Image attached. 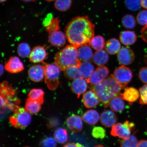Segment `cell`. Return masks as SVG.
<instances>
[{"label":"cell","mask_w":147,"mask_h":147,"mask_svg":"<svg viewBox=\"0 0 147 147\" xmlns=\"http://www.w3.org/2000/svg\"><path fill=\"white\" fill-rule=\"evenodd\" d=\"M95 25L88 16L73 18L65 28V36L69 42L78 48L80 46L89 45L94 36Z\"/></svg>","instance_id":"1"},{"label":"cell","mask_w":147,"mask_h":147,"mask_svg":"<svg viewBox=\"0 0 147 147\" xmlns=\"http://www.w3.org/2000/svg\"><path fill=\"white\" fill-rule=\"evenodd\" d=\"M89 87L96 93L105 108L109 106L110 101L113 97L120 96L121 91L125 88L115 80L113 74L100 83L96 85L90 84Z\"/></svg>","instance_id":"2"},{"label":"cell","mask_w":147,"mask_h":147,"mask_svg":"<svg viewBox=\"0 0 147 147\" xmlns=\"http://www.w3.org/2000/svg\"><path fill=\"white\" fill-rule=\"evenodd\" d=\"M81 63L78 58V48L72 45H67L59 51L55 57V64L62 71L73 66L79 67Z\"/></svg>","instance_id":"3"},{"label":"cell","mask_w":147,"mask_h":147,"mask_svg":"<svg viewBox=\"0 0 147 147\" xmlns=\"http://www.w3.org/2000/svg\"><path fill=\"white\" fill-rule=\"evenodd\" d=\"M31 120L32 117L28 111L21 107L14 112L13 115L9 118L11 125L18 128L26 127L30 124Z\"/></svg>","instance_id":"4"},{"label":"cell","mask_w":147,"mask_h":147,"mask_svg":"<svg viewBox=\"0 0 147 147\" xmlns=\"http://www.w3.org/2000/svg\"><path fill=\"white\" fill-rule=\"evenodd\" d=\"M45 67V82L49 89L54 90L58 87L60 69L56 64L44 63Z\"/></svg>","instance_id":"5"},{"label":"cell","mask_w":147,"mask_h":147,"mask_svg":"<svg viewBox=\"0 0 147 147\" xmlns=\"http://www.w3.org/2000/svg\"><path fill=\"white\" fill-rule=\"evenodd\" d=\"M135 129V124L134 123L126 121L123 123H119L114 125L110 134L114 137L124 139L129 136L131 131Z\"/></svg>","instance_id":"6"},{"label":"cell","mask_w":147,"mask_h":147,"mask_svg":"<svg viewBox=\"0 0 147 147\" xmlns=\"http://www.w3.org/2000/svg\"><path fill=\"white\" fill-rule=\"evenodd\" d=\"M113 75L117 82L125 88L131 80L133 73L129 68L123 65L115 70Z\"/></svg>","instance_id":"7"},{"label":"cell","mask_w":147,"mask_h":147,"mask_svg":"<svg viewBox=\"0 0 147 147\" xmlns=\"http://www.w3.org/2000/svg\"><path fill=\"white\" fill-rule=\"evenodd\" d=\"M109 74V70L107 67L104 66H99L86 81L91 84L96 85L105 80Z\"/></svg>","instance_id":"8"},{"label":"cell","mask_w":147,"mask_h":147,"mask_svg":"<svg viewBox=\"0 0 147 147\" xmlns=\"http://www.w3.org/2000/svg\"><path fill=\"white\" fill-rule=\"evenodd\" d=\"M117 59L119 64L122 65H128L131 64L135 59L134 51L128 48L121 49L117 53Z\"/></svg>","instance_id":"9"},{"label":"cell","mask_w":147,"mask_h":147,"mask_svg":"<svg viewBox=\"0 0 147 147\" xmlns=\"http://www.w3.org/2000/svg\"><path fill=\"white\" fill-rule=\"evenodd\" d=\"M29 78L32 81L39 82L45 78V65H36L31 67L28 71Z\"/></svg>","instance_id":"10"},{"label":"cell","mask_w":147,"mask_h":147,"mask_svg":"<svg viewBox=\"0 0 147 147\" xmlns=\"http://www.w3.org/2000/svg\"><path fill=\"white\" fill-rule=\"evenodd\" d=\"M47 54L45 47L37 46L31 51L29 56V60L33 63H39L43 62L47 58Z\"/></svg>","instance_id":"11"},{"label":"cell","mask_w":147,"mask_h":147,"mask_svg":"<svg viewBox=\"0 0 147 147\" xmlns=\"http://www.w3.org/2000/svg\"><path fill=\"white\" fill-rule=\"evenodd\" d=\"M5 68L8 72L16 73L21 72L24 69L23 64L18 57H11L7 62Z\"/></svg>","instance_id":"12"},{"label":"cell","mask_w":147,"mask_h":147,"mask_svg":"<svg viewBox=\"0 0 147 147\" xmlns=\"http://www.w3.org/2000/svg\"><path fill=\"white\" fill-rule=\"evenodd\" d=\"M82 101L84 105L88 108L95 107L100 104V102L96 93L91 90L84 93Z\"/></svg>","instance_id":"13"},{"label":"cell","mask_w":147,"mask_h":147,"mask_svg":"<svg viewBox=\"0 0 147 147\" xmlns=\"http://www.w3.org/2000/svg\"><path fill=\"white\" fill-rule=\"evenodd\" d=\"M117 118L114 112L107 110L102 112L100 116V122L107 127H113L117 123Z\"/></svg>","instance_id":"14"},{"label":"cell","mask_w":147,"mask_h":147,"mask_svg":"<svg viewBox=\"0 0 147 147\" xmlns=\"http://www.w3.org/2000/svg\"><path fill=\"white\" fill-rule=\"evenodd\" d=\"M87 82L84 78H80L74 80L71 83V91L77 95L78 98L87 90L88 88Z\"/></svg>","instance_id":"15"},{"label":"cell","mask_w":147,"mask_h":147,"mask_svg":"<svg viewBox=\"0 0 147 147\" xmlns=\"http://www.w3.org/2000/svg\"><path fill=\"white\" fill-rule=\"evenodd\" d=\"M66 36L59 30L55 31L49 35V40L51 44L57 47H61L65 45Z\"/></svg>","instance_id":"16"},{"label":"cell","mask_w":147,"mask_h":147,"mask_svg":"<svg viewBox=\"0 0 147 147\" xmlns=\"http://www.w3.org/2000/svg\"><path fill=\"white\" fill-rule=\"evenodd\" d=\"M82 119L79 116L73 115L67 119V125L71 131L78 133L82 130L83 125Z\"/></svg>","instance_id":"17"},{"label":"cell","mask_w":147,"mask_h":147,"mask_svg":"<svg viewBox=\"0 0 147 147\" xmlns=\"http://www.w3.org/2000/svg\"><path fill=\"white\" fill-rule=\"evenodd\" d=\"M140 96V93L139 91L133 87L127 88L123 94H121V97L131 104L138 100Z\"/></svg>","instance_id":"18"},{"label":"cell","mask_w":147,"mask_h":147,"mask_svg":"<svg viewBox=\"0 0 147 147\" xmlns=\"http://www.w3.org/2000/svg\"><path fill=\"white\" fill-rule=\"evenodd\" d=\"M78 58L81 62L88 61L92 59V51L88 45L80 46L78 48Z\"/></svg>","instance_id":"19"},{"label":"cell","mask_w":147,"mask_h":147,"mask_svg":"<svg viewBox=\"0 0 147 147\" xmlns=\"http://www.w3.org/2000/svg\"><path fill=\"white\" fill-rule=\"evenodd\" d=\"M119 40L121 43L126 46L133 45L137 40V36L135 32L131 31H125L121 33Z\"/></svg>","instance_id":"20"},{"label":"cell","mask_w":147,"mask_h":147,"mask_svg":"<svg viewBox=\"0 0 147 147\" xmlns=\"http://www.w3.org/2000/svg\"><path fill=\"white\" fill-rule=\"evenodd\" d=\"M82 119L84 122L87 123L90 125H94L96 124L100 120V115L96 110H90L83 114Z\"/></svg>","instance_id":"21"},{"label":"cell","mask_w":147,"mask_h":147,"mask_svg":"<svg viewBox=\"0 0 147 147\" xmlns=\"http://www.w3.org/2000/svg\"><path fill=\"white\" fill-rule=\"evenodd\" d=\"M109 59V56L107 53L103 50L96 51L92 58L94 63L98 66L105 65L107 63Z\"/></svg>","instance_id":"22"},{"label":"cell","mask_w":147,"mask_h":147,"mask_svg":"<svg viewBox=\"0 0 147 147\" xmlns=\"http://www.w3.org/2000/svg\"><path fill=\"white\" fill-rule=\"evenodd\" d=\"M105 47L107 52L108 54L113 55L118 53L120 50L121 45L118 40L113 38L107 42Z\"/></svg>","instance_id":"23"},{"label":"cell","mask_w":147,"mask_h":147,"mask_svg":"<svg viewBox=\"0 0 147 147\" xmlns=\"http://www.w3.org/2000/svg\"><path fill=\"white\" fill-rule=\"evenodd\" d=\"M16 93V91L7 82H4L1 84V96L8 99L12 100Z\"/></svg>","instance_id":"24"},{"label":"cell","mask_w":147,"mask_h":147,"mask_svg":"<svg viewBox=\"0 0 147 147\" xmlns=\"http://www.w3.org/2000/svg\"><path fill=\"white\" fill-rule=\"evenodd\" d=\"M82 76L86 80L89 78L94 71V68L90 62H82L79 67Z\"/></svg>","instance_id":"25"},{"label":"cell","mask_w":147,"mask_h":147,"mask_svg":"<svg viewBox=\"0 0 147 147\" xmlns=\"http://www.w3.org/2000/svg\"><path fill=\"white\" fill-rule=\"evenodd\" d=\"M120 96H116L110 101L109 106L111 109L116 112H122L124 109L125 102Z\"/></svg>","instance_id":"26"},{"label":"cell","mask_w":147,"mask_h":147,"mask_svg":"<svg viewBox=\"0 0 147 147\" xmlns=\"http://www.w3.org/2000/svg\"><path fill=\"white\" fill-rule=\"evenodd\" d=\"M64 73L66 78L70 80H75L78 78H83L79 67L76 66H73L66 69L64 71Z\"/></svg>","instance_id":"27"},{"label":"cell","mask_w":147,"mask_h":147,"mask_svg":"<svg viewBox=\"0 0 147 147\" xmlns=\"http://www.w3.org/2000/svg\"><path fill=\"white\" fill-rule=\"evenodd\" d=\"M41 105L38 101L28 98L26 102L25 109L31 113L36 114L41 110Z\"/></svg>","instance_id":"28"},{"label":"cell","mask_w":147,"mask_h":147,"mask_svg":"<svg viewBox=\"0 0 147 147\" xmlns=\"http://www.w3.org/2000/svg\"><path fill=\"white\" fill-rule=\"evenodd\" d=\"M89 45L97 51L102 50L105 47V40L102 36H94L90 42Z\"/></svg>","instance_id":"29"},{"label":"cell","mask_w":147,"mask_h":147,"mask_svg":"<svg viewBox=\"0 0 147 147\" xmlns=\"http://www.w3.org/2000/svg\"><path fill=\"white\" fill-rule=\"evenodd\" d=\"M45 92L41 89H34L31 90L28 93V98L38 101L41 105L44 102Z\"/></svg>","instance_id":"30"},{"label":"cell","mask_w":147,"mask_h":147,"mask_svg":"<svg viewBox=\"0 0 147 147\" xmlns=\"http://www.w3.org/2000/svg\"><path fill=\"white\" fill-rule=\"evenodd\" d=\"M122 23L123 26L129 29H133L136 25L135 18L130 14H126L123 16L122 20Z\"/></svg>","instance_id":"31"},{"label":"cell","mask_w":147,"mask_h":147,"mask_svg":"<svg viewBox=\"0 0 147 147\" xmlns=\"http://www.w3.org/2000/svg\"><path fill=\"white\" fill-rule=\"evenodd\" d=\"M72 4V0H56L54 3L55 8L60 12L69 10Z\"/></svg>","instance_id":"32"},{"label":"cell","mask_w":147,"mask_h":147,"mask_svg":"<svg viewBox=\"0 0 147 147\" xmlns=\"http://www.w3.org/2000/svg\"><path fill=\"white\" fill-rule=\"evenodd\" d=\"M54 137L57 142L59 143H64L67 140V133L65 129L59 128L55 131Z\"/></svg>","instance_id":"33"},{"label":"cell","mask_w":147,"mask_h":147,"mask_svg":"<svg viewBox=\"0 0 147 147\" xmlns=\"http://www.w3.org/2000/svg\"><path fill=\"white\" fill-rule=\"evenodd\" d=\"M138 141L135 136L132 135L120 142L121 147H138Z\"/></svg>","instance_id":"34"},{"label":"cell","mask_w":147,"mask_h":147,"mask_svg":"<svg viewBox=\"0 0 147 147\" xmlns=\"http://www.w3.org/2000/svg\"><path fill=\"white\" fill-rule=\"evenodd\" d=\"M31 51L30 47L26 43H22L18 45V55L22 57L25 58L29 56Z\"/></svg>","instance_id":"35"},{"label":"cell","mask_w":147,"mask_h":147,"mask_svg":"<svg viewBox=\"0 0 147 147\" xmlns=\"http://www.w3.org/2000/svg\"><path fill=\"white\" fill-rule=\"evenodd\" d=\"M126 6L129 10L135 11L140 8L141 0H125Z\"/></svg>","instance_id":"36"},{"label":"cell","mask_w":147,"mask_h":147,"mask_svg":"<svg viewBox=\"0 0 147 147\" xmlns=\"http://www.w3.org/2000/svg\"><path fill=\"white\" fill-rule=\"evenodd\" d=\"M137 21L138 23L141 26L147 27V10L140 11L137 16Z\"/></svg>","instance_id":"37"},{"label":"cell","mask_w":147,"mask_h":147,"mask_svg":"<svg viewBox=\"0 0 147 147\" xmlns=\"http://www.w3.org/2000/svg\"><path fill=\"white\" fill-rule=\"evenodd\" d=\"M140 99L139 104L142 105H147V84L139 88Z\"/></svg>","instance_id":"38"},{"label":"cell","mask_w":147,"mask_h":147,"mask_svg":"<svg viewBox=\"0 0 147 147\" xmlns=\"http://www.w3.org/2000/svg\"><path fill=\"white\" fill-rule=\"evenodd\" d=\"M93 137L97 139H102L106 136V131L101 127H96L93 129L92 132Z\"/></svg>","instance_id":"39"},{"label":"cell","mask_w":147,"mask_h":147,"mask_svg":"<svg viewBox=\"0 0 147 147\" xmlns=\"http://www.w3.org/2000/svg\"><path fill=\"white\" fill-rule=\"evenodd\" d=\"M59 23L58 18H53L51 24L46 27V30L49 34L51 32L60 30Z\"/></svg>","instance_id":"40"},{"label":"cell","mask_w":147,"mask_h":147,"mask_svg":"<svg viewBox=\"0 0 147 147\" xmlns=\"http://www.w3.org/2000/svg\"><path fill=\"white\" fill-rule=\"evenodd\" d=\"M56 141L53 138H46L42 141L41 146L42 147H56Z\"/></svg>","instance_id":"41"},{"label":"cell","mask_w":147,"mask_h":147,"mask_svg":"<svg viewBox=\"0 0 147 147\" xmlns=\"http://www.w3.org/2000/svg\"><path fill=\"white\" fill-rule=\"evenodd\" d=\"M139 77L141 82L147 84V67L141 68L140 70Z\"/></svg>","instance_id":"42"},{"label":"cell","mask_w":147,"mask_h":147,"mask_svg":"<svg viewBox=\"0 0 147 147\" xmlns=\"http://www.w3.org/2000/svg\"><path fill=\"white\" fill-rule=\"evenodd\" d=\"M53 18H54L53 17L52 14L51 13L48 14L47 16L44 19L43 23L44 26L46 27L48 26L51 24Z\"/></svg>","instance_id":"43"},{"label":"cell","mask_w":147,"mask_h":147,"mask_svg":"<svg viewBox=\"0 0 147 147\" xmlns=\"http://www.w3.org/2000/svg\"><path fill=\"white\" fill-rule=\"evenodd\" d=\"M138 147H147V140H141L140 141Z\"/></svg>","instance_id":"44"},{"label":"cell","mask_w":147,"mask_h":147,"mask_svg":"<svg viewBox=\"0 0 147 147\" xmlns=\"http://www.w3.org/2000/svg\"><path fill=\"white\" fill-rule=\"evenodd\" d=\"M63 147H79L78 143H69L65 144Z\"/></svg>","instance_id":"45"},{"label":"cell","mask_w":147,"mask_h":147,"mask_svg":"<svg viewBox=\"0 0 147 147\" xmlns=\"http://www.w3.org/2000/svg\"><path fill=\"white\" fill-rule=\"evenodd\" d=\"M141 6L147 10V0H141Z\"/></svg>","instance_id":"46"},{"label":"cell","mask_w":147,"mask_h":147,"mask_svg":"<svg viewBox=\"0 0 147 147\" xmlns=\"http://www.w3.org/2000/svg\"><path fill=\"white\" fill-rule=\"evenodd\" d=\"M144 62L147 65V49L144 56Z\"/></svg>","instance_id":"47"},{"label":"cell","mask_w":147,"mask_h":147,"mask_svg":"<svg viewBox=\"0 0 147 147\" xmlns=\"http://www.w3.org/2000/svg\"><path fill=\"white\" fill-rule=\"evenodd\" d=\"M3 67L2 65H1V75L3 74Z\"/></svg>","instance_id":"48"},{"label":"cell","mask_w":147,"mask_h":147,"mask_svg":"<svg viewBox=\"0 0 147 147\" xmlns=\"http://www.w3.org/2000/svg\"><path fill=\"white\" fill-rule=\"evenodd\" d=\"M22 1L25 2H29L32 1V0H22Z\"/></svg>","instance_id":"49"},{"label":"cell","mask_w":147,"mask_h":147,"mask_svg":"<svg viewBox=\"0 0 147 147\" xmlns=\"http://www.w3.org/2000/svg\"><path fill=\"white\" fill-rule=\"evenodd\" d=\"M7 0H0V2L1 3H2L5 2Z\"/></svg>","instance_id":"50"},{"label":"cell","mask_w":147,"mask_h":147,"mask_svg":"<svg viewBox=\"0 0 147 147\" xmlns=\"http://www.w3.org/2000/svg\"><path fill=\"white\" fill-rule=\"evenodd\" d=\"M94 147H105L102 145H98L95 146Z\"/></svg>","instance_id":"51"},{"label":"cell","mask_w":147,"mask_h":147,"mask_svg":"<svg viewBox=\"0 0 147 147\" xmlns=\"http://www.w3.org/2000/svg\"><path fill=\"white\" fill-rule=\"evenodd\" d=\"M46 1L49 2H51L56 1V0H46Z\"/></svg>","instance_id":"52"},{"label":"cell","mask_w":147,"mask_h":147,"mask_svg":"<svg viewBox=\"0 0 147 147\" xmlns=\"http://www.w3.org/2000/svg\"><path fill=\"white\" fill-rule=\"evenodd\" d=\"M37 1V0H32V1Z\"/></svg>","instance_id":"53"}]
</instances>
